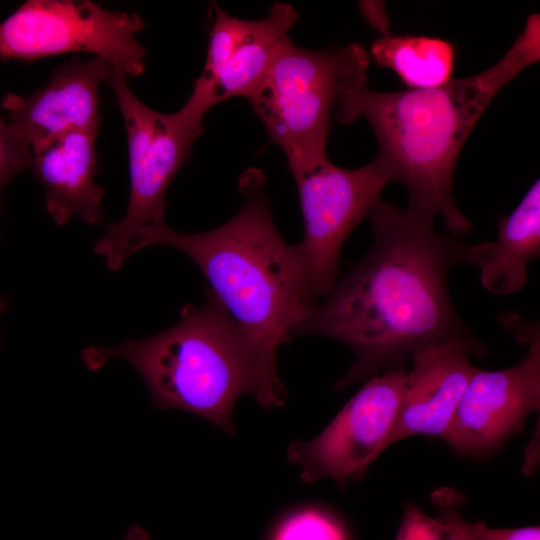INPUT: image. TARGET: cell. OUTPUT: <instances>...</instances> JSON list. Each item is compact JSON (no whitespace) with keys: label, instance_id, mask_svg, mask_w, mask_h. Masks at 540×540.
Segmentation results:
<instances>
[{"label":"cell","instance_id":"6da1fadb","mask_svg":"<svg viewBox=\"0 0 540 540\" xmlns=\"http://www.w3.org/2000/svg\"><path fill=\"white\" fill-rule=\"evenodd\" d=\"M373 243L312 308L296 337L342 342L354 354L340 389L392 368L413 353L453 337L477 340L453 305L448 274L476 264L478 244L434 228L435 215L381 200L370 214Z\"/></svg>","mask_w":540,"mask_h":540},{"label":"cell","instance_id":"7a4b0ae2","mask_svg":"<svg viewBox=\"0 0 540 540\" xmlns=\"http://www.w3.org/2000/svg\"><path fill=\"white\" fill-rule=\"evenodd\" d=\"M539 60L540 15L532 13L504 56L486 70L428 89L358 86L344 94L334 118L347 125L363 117L377 141L374 160L390 183L405 186L408 205L440 216L457 238L472 228L453 193L460 152L497 93Z\"/></svg>","mask_w":540,"mask_h":540},{"label":"cell","instance_id":"3957f363","mask_svg":"<svg viewBox=\"0 0 540 540\" xmlns=\"http://www.w3.org/2000/svg\"><path fill=\"white\" fill-rule=\"evenodd\" d=\"M262 182L245 176L242 209L223 225L196 234L172 230L166 223L133 236L129 255L164 245L186 254L253 346L263 395L260 405L280 406L286 398L277 373L278 348L296 338L313 306L302 258L296 245L278 232Z\"/></svg>","mask_w":540,"mask_h":540},{"label":"cell","instance_id":"277c9868","mask_svg":"<svg viewBox=\"0 0 540 540\" xmlns=\"http://www.w3.org/2000/svg\"><path fill=\"white\" fill-rule=\"evenodd\" d=\"M205 291V301L185 304L179 321L165 331L115 346L88 347L81 357L91 371L122 359L140 374L156 409L191 412L234 433L235 401L246 393L258 403L262 399L261 370L249 339L209 287Z\"/></svg>","mask_w":540,"mask_h":540},{"label":"cell","instance_id":"5b68a950","mask_svg":"<svg viewBox=\"0 0 540 540\" xmlns=\"http://www.w3.org/2000/svg\"><path fill=\"white\" fill-rule=\"evenodd\" d=\"M370 60L360 43L313 51L281 42L248 101L288 166L327 156L331 118L346 92L367 85Z\"/></svg>","mask_w":540,"mask_h":540},{"label":"cell","instance_id":"8992f818","mask_svg":"<svg viewBox=\"0 0 540 540\" xmlns=\"http://www.w3.org/2000/svg\"><path fill=\"white\" fill-rule=\"evenodd\" d=\"M128 76L112 69L107 81L122 114L129 158L130 193L124 217L106 227L94 245L112 271L129 255L130 242L139 230L165 223L166 192L189 159L192 145L203 133V122L179 111L161 113L145 105L128 85Z\"/></svg>","mask_w":540,"mask_h":540},{"label":"cell","instance_id":"52a82bcc","mask_svg":"<svg viewBox=\"0 0 540 540\" xmlns=\"http://www.w3.org/2000/svg\"><path fill=\"white\" fill-rule=\"evenodd\" d=\"M144 26L135 12L89 0H28L0 23V60L84 52L138 76L146 67L147 50L136 38Z\"/></svg>","mask_w":540,"mask_h":540},{"label":"cell","instance_id":"ba28073f","mask_svg":"<svg viewBox=\"0 0 540 540\" xmlns=\"http://www.w3.org/2000/svg\"><path fill=\"white\" fill-rule=\"evenodd\" d=\"M288 167L297 184L304 221L303 239L296 246L310 297L317 303L339 276L345 240L370 216L390 181L374 159L357 169L336 166L328 156Z\"/></svg>","mask_w":540,"mask_h":540},{"label":"cell","instance_id":"9c48e42d","mask_svg":"<svg viewBox=\"0 0 540 540\" xmlns=\"http://www.w3.org/2000/svg\"><path fill=\"white\" fill-rule=\"evenodd\" d=\"M528 352L517 364L496 371L476 369L441 437L457 455L481 457L520 431L540 409V331L518 316L502 317Z\"/></svg>","mask_w":540,"mask_h":540},{"label":"cell","instance_id":"30bf717a","mask_svg":"<svg viewBox=\"0 0 540 540\" xmlns=\"http://www.w3.org/2000/svg\"><path fill=\"white\" fill-rule=\"evenodd\" d=\"M406 372L403 366L371 377L316 438L289 445L288 459L301 466L302 481L330 478L344 488L364 476L388 448Z\"/></svg>","mask_w":540,"mask_h":540},{"label":"cell","instance_id":"8fae6325","mask_svg":"<svg viewBox=\"0 0 540 540\" xmlns=\"http://www.w3.org/2000/svg\"><path fill=\"white\" fill-rule=\"evenodd\" d=\"M209 44L204 69L179 112L203 122L215 105L249 98L263 80L281 42L298 19L294 6L274 3L266 17L242 20L211 4Z\"/></svg>","mask_w":540,"mask_h":540},{"label":"cell","instance_id":"7c38bea8","mask_svg":"<svg viewBox=\"0 0 540 540\" xmlns=\"http://www.w3.org/2000/svg\"><path fill=\"white\" fill-rule=\"evenodd\" d=\"M112 69L100 58H72L53 70L49 82L31 95L4 97L1 105L9 126L32 152L68 132H98L99 90Z\"/></svg>","mask_w":540,"mask_h":540},{"label":"cell","instance_id":"4fadbf2b","mask_svg":"<svg viewBox=\"0 0 540 540\" xmlns=\"http://www.w3.org/2000/svg\"><path fill=\"white\" fill-rule=\"evenodd\" d=\"M482 351L478 340L453 337L413 353L387 447L415 435L443 436L477 369L470 357Z\"/></svg>","mask_w":540,"mask_h":540},{"label":"cell","instance_id":"5bb4252c","mask_svg":"<svg viewBox=\"0 0 540 540\" xmlns=\"http://www.w3.org/2000/svg\"><path fill=\"white\" fill-rule=\"evenodd\" d=\"M98 132H68L32 152L31 170L44 189L47 213L60 226L76 216L89 225L103 221L104 188L94 181Z\"/></svg>","mask_w":540,"mask_h":540},{"label":"cell","instance_id":"9a60e30c","mask_svg":"<svg viewBox=\"0 0 540 540\" xmlns=\"http://www.w3.org/2000/svg\"><path fill=\"white\" fill-rule=\"evenodd\" d=\"M540 256V181L537 179L517 207L498 220L497 237L479 243L476 266L482 287L495 295L520 291L528 280L529 263Z\"/></svg>","mask_w":540,"mask_h":540},{"label":"cell","instance_id":"2e32d148","mask_svg":"<svg viewBox=\"0 0 540 540\" xmlns=\"http://www.w3.org/2000/svg\"><path fill=\"white\" fill-rule=\"evenodd\" d=\"M369 54L408 89L435 88L453 79L456 47L438 37L384 34L371 43Z\"/></svg>","mask_w":540,"mask_h":540},{"label":"cell","instance_id":"e0dca14e","mask_svg":"<svg viewBox=\"0 0 540 540\" xmlns=\"http://www.w3.org/2000/svg\"><path fill=\"white\" fill-rule=\"evenodd\" d=\"M438 510V518L456 526L466 540H540L539 526L519 528H491L484 522L471 523L458 512V496L441 492L433 498Z\"/></svg>","mask_w":540,"mask_h":540},{"label":"cell","instance_id":"ac0fdd59","mask_svg":"<svg viewBox=\"0 0 540 540\" xmlns=\"http://www.w3.org/2000/svg\"><path fill=\"white\" fill-rule=\"evenodd\" d=\"M273 540H346L341 527L327 514L305 510L285 520Z\"/></svg>","mask_w":540,"mask_h":540},{"label":"cell","instance_id":"d6986e66","mask_svg":"<svg viewBox=\"0 0 540 540\" xmlns=\"http://www.w3.org/2000/svg\"><path fill=\"white\" fill-rule=\"evenodd\" d=\"M394 540H466L453 524L435 519L408 503Z\"/></svg>","mask_w":540,"mask_h":540},{"label":"cell","instance_id":"ffe728a7","mask_svg":"<svg viewBox=\"0 0 540 540\" xmlns=\"http://www.w3.org/2000/svg\"><path fill=\"white\" fill-rule=\"evenodd\" d=\"M32 162L31 148L0 117V212L5 187L17 174L31 169Z\"/></svg>","mask_w":540,"mask_h":540},{"label":"cell","instance_id":"44dd1931","mask_svg":"<svg viewBox=\"0 0 540 540\" xmlns=\"http://www.w3.org/2000/svg\"><path fill=\"white\" fill-rule=\"evenodd\" d=\"M121 540H151V537L143 527L134 524L128 528Z\"/></svg>","mask_w":540,"mask_h":540},{"label":"cell","instance_id":"7402d4cb","mask_svg":"<svg viewBox=\"0 0 540 540\" xmlns=\"http://www.w3.org/2000/svg\"><path fill=\"white\" fill-rule=\"evenodd\" d=\"M6 306H7L6 303L0 298V313L5 310Z\"/></svg>","mask_w":540,"mask_h":540}]
</instances>
